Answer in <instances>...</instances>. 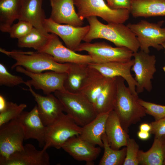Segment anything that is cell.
<instances>
[{"mask_svg": "<svg viewBox=\"0 0 165 165\" xmlns=\"http://www.w3.org/2000/svg\"><path fill=\"white\" fill-rule=\"evenodd\" d=\"M89 30L83 41L90 42L96 39H104L114 44L116 47H124L133 53L140 49L135 35L127 26L121 23H109L104 24L95 16L86 18Z\"/></svg>", "mask_w": 165, "mask_h": 165, "instance_id": "6da1fadb", "label": "cell"}, {"mask_svg": "<svg viewBox=\"0 0 165 165\" xmlns=\"http://www.w3.org/2000/svg\"><path fill=\"white\" fill-rule=\"evenodd\" d=\"M117 92L113 110L121 125L127 133L131 125L135 124L146 116L145 108L139 103L138 95L132 93L125 83V80L116 77Z\"/></svg>", "mask_w": 165, "mask_h": 165, "instance_id": "7a4b0ae2", "label": "cell"}, {"mask_svg": "<svg viewBox=\"0 0 165 165\" xmlns=\"http://www.w3.org/2000/svg\"><path fill=\"white\" fill-rule=\"evenodd\" d=\"M0 51L16 61L11 67L12 69L21 66L27 71L34 73H41L47 70L67 73L69 67L68 63L57 62L51 55L45 53L17 50L8 51L2 48Z\"/></svg>", "mask_w": 165, "mask_h": 165, "instance_id": "3957f363", "label": "cell"}, {"mask_svg": "<svg viewBox=\"0 0 165 165\" xmlns=\"http://www.w3.org/2000/svg\"><path fill=\"white\" fill-rule=\"evenodd\" d=\"M54 94L61 103L64 112L81 127L90 122L98 115L93 104L80 92L57 90Z\"/></svg>", "mask_w": 165, "mask_h": 165, "instance_id": "277c9868", "label": "cell"}, {"mask_svg": "<svg viewBox=\"0 0 165 165\" xmlns=\"http://www.w3.org/2000/svg\"><path fill=\"white\" fill-rule=\"evenodd\" d=\"M77 14L82 20L95 16L109 23L123 24L129 18L130 11L125 9L110 8L104 0H73Z\"/></svg>", "mask_w": 165, "mask_h": 165, "instance_id": "5b68a950", "label": "cell"}, {"mask_svg": "<svg viewBox=\"0 0 165 165\" xmlns=\"http://www.w3.org/2000/svg\"><path fill=\"white\" fill-rule=\"evenodd\" d=\"M163 22L153 23L143 20L136 24L129 23L127 26L136 35L140 50L149 53L150 47L158 50L163 49L161 45L165 42V28L162 27Z\"/></svg>", "mask_w": 165, "mask_h": 165, "instance_id": "8992f818", "label": "cell"}, {"mask_svg": "<svg viewBox=\"0 0 165 165\" xmlns=\"http://www.w3.org/2000/svg\"><path fill=\"white\" fill-rule=\"evenodd\" d=\"M85 51L91 57L93 62L103 63L112 62H125L133 57V52L124 47H113L106 42L81 43L75 52Z\"/></svg>", "mask_w": 165, "mask_h": 165, "instance_id": "52a82bcc", "label": "cell"}, {"mask_svg": "<svg viewBox=\"0 0 165 165\" xmlns=\"http://www.w3.org/2000/svg\"><path fill=\"white\" fill-rule=\"evenodd\" d=\"M82 127L64 113L52 125L46 126L43 148L52 147L59 149L70 138L79 135Z\"/></svg>", "mask_w": 165, "mask_h": 165, "instance_id": "ba28073f", "label": "cell"}, {"mask_svg": "<svg viewBox=\"0 0 165 165\" xmlns=\"http://www.w3.org/2000/svg\"><path fill=\"white\" fill-rule=\"evenodd\" d=\"M133 57L134 63L131 71L135 74L136 91L138 94L144 90L150 92L152 88V80L156 71V57L140 50L133 53Z\"/></svg>", "mask_w": 165, "mask_h": 165, "instance_id": "9c48e42d", "label": "cell"}, {"mask_svg": "<svg viewBox=\"0 0 165 165\" xmlns=\"http://www.w3.org/2000/svg\"><path fill=\"white\" fill-rule=\"evenodd\" d=\"M15 68L17 72L31 78L25 82L26 85H29L35 89L42 90L45 95L51 94L57 90H66L64 83L67 77V73L50 71L45 73H34L27 71L21 66H17Z\"/></svg>", "mask_w": 165, "mask_h": 165, "instance_id": "30bf717a", "label": "cell"}, {"mask_svg": "<svg viewBox=\"0 0 165 165\" xmlns=\"http://www.w3.org/2000/svg\"><path fill=\"white\" fill-rule=\"evenodd\" d=\"M25 136L23 128L16 119L0 126V158H6L24 148Z\"/></svg>", "mask_w": 165, "mask_h": 165, "instance_id": "8fae6325", "label": "cell"}, {"mask_svg": "<svg viewBox=\"0 0 165 165\" xmlns=\"http://www.w3.org/2000/svg\"><path fill=\"white\" fill-rule=\"evenodd\" d=\"M43 26L48 33H53L59 36L67 48L75 52L90 29L89 25L76 27L68 24H62L54 22L50 18L45 19Z\"/></svg>", "mask_w": 165, "mask_h": 165, "instance_id": "7c38bea8", "label": "cell"}, {"mask_svg": "<svg viewBox=\"0 0 165 165\" xmlns=\"http://www.w3.org/2000/svg\"><path fill=\"white\" fill-rule=\"evenodd\" d=\"M39 52L51 55L54 60L60 63H76L88 64L93 62L91 56L78 53L64 46L58 36L51 33L48 43Z\"/></svg>", "mask_w": 165, "mask_h": 165, "instance_id": "4fadbf2b", "label": "cell"}, {"mask_svg": "<svg viewBox=\"0 0 165 165\" xmlns=\"http://www.w3.org/2000/svg\"><path fill=\"white\" fill-rule=\"evenodd\" d=\"M27 86L29 91L37 103L38 113L43 123L46 126L53 124L64 113L62 105L54 95L52 94L42 96L35 92L32 86Z\"/></svg>", "mask_w": 165, "mask_h": 165, "instance_id": "5bb4252c", "label": "cell"}, {"mask_svg": "<svg viewBox=\"0 0 165 165\" xmlns=\"http://www.w3.org/2000/svg\"><path fill=\"white\" fill-rule=\"evenodd\" d=\"M46 149L39 150L31 144L6 158H0V165H49L50 157Z\"/></svg>", "mask_w": 165, "mask_h": 165, "instance_id": "9a60e30c", "label": "cell"}, {"mask_svg": "<svg viewBox=\"0 0 165 165\" xmlns=\"http://www.w3.org/2000/svg\"><path fill=\"white\" fill-rule=\"evenodd\" d=\"M133 59L127 62H112L103 63H91L88 66L99 71L107 78L120 77L127 82L132 93L138 95L136 91L137 82L131 73L134 64Z\"/></svg>", "mask_w": 165, "mask_h": 165, "instance_id": "2e32d148", "label": "cell"}, {"mask_svg": "<svg viewBox=\"0 0 165 165\" xmlns=\"http://www.w3.org/2000/svg\"><path fill=\"white\" fill-rule=\"evenodd\" d=\"M23 130L25 140L34 139L40 148L45 144L46 126L44 125L39 115L37 106L30 112L23 111L16 119Z\"/></svg>", "mask_w": 165, "mask_h": 165, "instance_id": "e0dca14e", "label": "cell"}, {"mask_svg": "<svg viewBox=\"0 0 165 165\" xmlns=\"http://www.w3.org/2000/svg\"><path fill=\"white\" fill-rule=\"evenodd\" d=\"M61 148L75 159L85 161L87 165H94V161L101 152L100 147H97L82 140L79 135L70 138Z\"/></svg>", "mask_w": 165, "mask_h": 165, "instance_id": "ac0fdd59", "label": "cell"}, {"mask_svg": "<svg viewBox=\"0 0 165 165\" xmlns=\"http://www.w3.org/2000/svg\"><path fill=\"white\" fill-rule=\"evenodd\" d=\"M51 12L50 18L59 24L81 27L84 24L76 12L73 0H50Z\"/></svg>", "mask_w": 165, "mask_h": 165, "instance_id": "d6986e66", "label": "cell"}, {"mask_svg": "<svg viewBox=\"0 0 165 165\" xmlns=\"http://www.w3.org/2000/svg\"><path fill=\"white\" fill-rule=\"evenodd\" d=\"M44 0H21L20 15L18 20L30 23L42 34L48 36L50 34L45 30L43 24L46 18L42 7Z\"/></svg>", "mask_w": 165, "mask_h": 165, "instance_id": "ffe728a7", "label": "cell"}, {"mask_svg": "<svg viewBox=\"0 0 165 165\" xmlns=\"http://www.w3.org/2000/svg\"><path fill=\"white\" fill-rule=\"evenodd\" d=\"M105 133L111 147L114 149H119L122 147L126 146L130 138L113 110L109 113L107 119Z\"/></svg>", "mask_w": 165, "mask_h": 165, "instance_id": "44dd1931", "label": "cell"}, {"mask_svg": "<svg viewBox=\"0 0 165 165\" xmlns=\"http://www.w3.org/2000/svg\"><path fill=\"white\" fill-rule=\"evenodd\" d=\"M109 112L98 114L93 120L81 127L79 137L93 145L103 148L101 137L105 133L106 121Z\"/></svg>", "mask_w": 165, "mask_h": 165, "instance_id": "7402d4cb", "label": "cell"}, {"mask_svg": "<svg viewBox=\"0 0 165 165\" xmlns=\"http://www.w3.org/2000/svg\"><path fill=\"white\" fill-rule=\"evenodd\" d=\"M130 12L135 18L165 16V0H132Z\"/></svg>", "mask_w": 165, "mask_h": 165, "instance_id": "603a6c76", "label": "cell"}, {"mask_svg": "<svg viewBox=\"0 0 165 165\" xmlns=\"http://www.w3.org/2000/svg\"><path fill=\"white\" fill-rule=\"evenodd\" d=\"M89 67L88 73L82 84L79 92L84 95L93 105L103 89L108 78L96 69Z\"/></svg>", "mask_w": 165, "mask_h": 165, "instance_id": "cb8c5ba5", "label": "cell"}, {"mask_svg": "<svg viewBox=\"0 0 165 165\" xmlns=\"http://www.w3.org/2000/svg\"><path fill=\"white\" fill-rule=\"evenodd\" d=\"M116 92V77L108 78L103 89L93 104L98 114L109 112L113 110Z\"/></svg>", "mask_w": 165, "mask_h": 165, "instance_id": "d4e9b609", "label": "cell"}, {"mask_svg": "<svg viewBox=\"0 0 165 165\" xmlns=\"http://www.w3.org/2000/svg\"><path fill=\"white\" fill-rule=\"evenodd\" d=\"M67 77L64 83L67 91L72 93H79L82 84L88 73V64L68 63Z\"/></svg>", "mask_w": 165, "mask_h": 165, "instance_id": "484cf974", "label": "cell"}, {"mask_svg": "<svg viewBox=\"0 0 165 165\" xmlns=\"http://www.w3.org/2000/svg\"><path fill=\"white\" fill-rule=\"evenodd\" d=\"M21 0L0 1V30L8 32L14 21L20 15Z\"/></svg>", "mask_w": 165, "mask_h": 165, "instance_id": "4316f807", "label": "cell"}, {"mask_svg": "<svg viewBox=\"0 0 165 165\" xmlns=\"http://www.w3.org/2000/svg\"><path fill=\"white\" fill-rule=\"evenodd\" d=\"M165 135L155 138L151 148L147 151H139L138 159L142 165H162L164 158Z\"/></svg>", "mask_w": 165, "mask_h": 165, "instance_id": "83f0119b", "label": "cell"}, {"mask_svg": "<svg viewBox=\"0 0 165 165\" xmlns=\"http://www.w3.org/2000/svg\"><path fill=\"white\" fill-rule=\"evenodd\" d=\"M101 139L104 149L103 155L99 165H122L123 164L126 154V147L121 149L112 148L109 143L106 134H103Z\"/></svg>", "mask_w": 165, "mask_h": 165, "instance_id": "f1b7e54d", "label": "cell"}, {"mask_svg": "<svg viewBox=\"0 0 165 165\" xmlns=\"http://www.w3.org/2000/svg\"><path fill=\"white\" fill-rule=\"evenodd\" d=\"M50 35H43L33 27L28 34L18 39L17 45L20 47L32 48L40 52L47 45Z\"/></svg>", "mask_w": 165, "mask_h": 165, "instance_id": "f546056e", "label": "cell"}, {"mask_svg": "<svg viewBox=\"0 0 165 165\" xmlns=\"http://www.w3.org/2000/svg\"><path fill=\"white\" fill-rule=\"evenodd\" d=\"M27 107L24 104L18 105L13 102H7L6 106L0 112V126L10 121L16 119Z\"/></svg>", "mask_w": 165, "mask_h": 165, "instance_id": "4dcf8cb0", "label": "cell"}, {"mask_svg": "<svg viewBox=\"0 0 165 165\" xmlns=\"http://www.w3.org/2000/svg\"><path fill=\"white\" fill-rule=\"evenodd\" d=\"M25 82L22 77L12 74L4 64H0V86L13 87L21 84H25Z\"/></svg>", "mask_w": 165, "mask_h": 165, "instance_id": "1f68e13d", "label": "cell"}, {"mask_svg": "<svg viewBox=\"0 0 165 165\" xmlns=\"http://www.w3.org/2000/svg\"><path fill=\"white\" fill-rule=\"evenodd\" d=\"M126 147V154L123 165L139 164L138 156L139 150V146L135 140L129 138Z\"/></svg>", "mask_w": 165, "mask_h": 165, "instance_id": "d6a6232c", "label": "cell"}, {"mask_svg": "<svg viewBox=\"0 0 165 165\" xmlns=\"http://www.w3.org/2000/svg\"><path fill=\"white\" fill-rule=\"evenodd\" d=\"M139 103L145 108L146 114L152 116L155 120L165 117V105L156 104L138 98Z\"/></svg>", "mask_w": 165, "mask_h": 165, "instance_id": "836d02e7", "label": "cell"}, {"mask_svg": "<svg viewBox=\"0 0 165 165\" xmlns=\"http://www.w3.org/2000/svg\"><path fill=\"white\" fill-rule=\"evenodd\" d=\"M33 27L29 22L23 20H18V22L14 24L10 28L8 33L12 38L18 39L28 34Z\"/></svg>", "mask_w": 165, "mask_h": 165, "instance_id": "e575fe53", "label": "cell"}, {"mask_svg": "<svg viewBox=\"0 0 165 165\" xmlns=\"http://www.w3.org/2000/svg\"><path fill=\"white\" fill-rule=\"evenodd\" d=\"M151 134L157 138L165 135V117L157 120L150 123Z\"/></svg>", "mask_w": 165, "mask_h": 165, "instance_id": "d590c367", "label": "cell"}, {"mask_svg": "<svg viewBox=\"0 0 165 165\" xmlns=\"http://www.w3.org/2000/svg\"><path fill=\"white\" fill-rule=\"evenodd\" d=\"M132 0H113L112 8L115 9H125L130 11Z\"/></svg>", "mask_w": 165, "mask_h": 165, "instance_id": "8d00e7d4", "label": "cell"}, {"mask_svg": "<svg viewBox=\"0 0 165 165\" xmlns=\"http://www.w3.org/2000/svg\"><path fill=\"white\" fill-rule=\"evenodd\" d=\"M150 134L149 132L140 130L138 132L137 135L141 140H145L149 139Z\"/></svg>", "mask_w": 165, "mask_h": 165, "instance_id": "74e56055", "label": "cell"}, {"mask_svg": "<svg viewBox=\"0 0 165 165\" xmlns=\"http://www.w3.org/2000/svg\"><path fill=\"white\" fill-rule=\"evenodd\" d=\"M140 130L149 132L151 130L150 124L144 123L141 124L139 127Z\"/></svg>", "mask_w": 165, "mask_h": 165, "instance_id": "f35d334b", "label": "cell"}, {"mask_svg": "<svg viewBox=\"0 0 165 165\" xmlns=\"http://www.w3.org/2000/svg\"><path fill=\"white\" fill-rule=\"evenodd\" d=\"M7 102L3 96L0 95V112L2 111L5 108Z\"/></svg>", "mask_w": 165, "mask_h": 165, "instance_id": "ab89813d", "label": "cell"}, {"mask_svg": "<svg viewBox=\"0 0 165 165\" xmlns=\"http://www.w3.org/2000/svg\"><path fill=\"white\" fill-rule=\"evenodd\" d=\"M106 0L107 2V4H108V5L110 8H112V4H113V0Z\"/></svg>", "mask_w": 165, "mask_h": 165, "instance_id": "60d3db41", "label": "cell"}, {"mask_svg": "<svg viewBox=\"0 0 165 165\" xmlns=\"http://www.w3.org/2000/svg\"><path fill=\"white\" fill-rule=\"evenodd\" d=\"M161 45L164 50V53L165 54V42L162 43ZM163 71L165 72V65L163 67Z\"/></svg>", "mask_w": 165, "mask_h": 165, "instance_id": "b9f144b4", "label": "cell"}, {"mask_svg": "<svg viewBox=\"0 0 165 165\" xmlns=\"http://www.w3.org/2000/svg\"><path fill=\"white\" fill-rule=\"evenodd\" d=\"M164 160L163 161V165H165V141L164 143Z\"/></svg>", "mask_w": 165, "mask_h": 165, "instance_id": "7bdbcfd3", "label": "cell"}, {"mask_svg": "<svg viewBox=\"0 0 165 165\" xmlns=\"http://www.w3.org/2000/svg\"><path fill=\"white\" fill-rule=\"evenodd\" d=\"M2 0H0V1H2Z\"/></svg>", "mask_w": 165, "mask_h": 165, "instance_id": "ee69618b", "label": "cell"}]
</instances>
